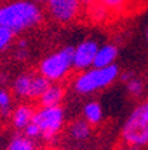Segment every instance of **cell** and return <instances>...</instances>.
<instances>
[{
	"label": "cell",
	"mask_w": 148,
	"mask_h": 150,
	"mask_svg": "<svg viewBox=\"0 0 148 150\" xmlns=\"http://www.w3.org/2000/svg\"><path fill=\"white\" fill-rule=\"evenodd\" d=\"M99 3L104 8H107L109 13H116L123 12L124 9H127L130 0H99Z\"/></svg>",
	"instance_id": "20"
},
{
	"label": "cell",
	"mask_w": 148,
	"mask_h": 150,
	"mask_svg": "<svg viewBox=\"0 0 148 150\" xmlns=\"http://www.w3.org/2000/svg\"><path fill=\"white\" fill-rule=\"evenodd\" d=\"M126 86V90L128 93V95H131L132 98H142L143 95L147 91V83L143 78L137 76V75H133L130 81H127L124 83Z\"/></svg>",
	"instance_id": "15"
},
{
	"label": "cell",
	"mask_w": 148,
	"mask_h": 150,
	"mask_svg": "<svg viewBox=\"0 0 148 150\" xmlns=\"http://www.w3.org/2000/svg\"><path fill=\"white\" fill-rule=\"evenodd\" d=\"M46 12L35 0H7L0 4V25L16 35L35 30L43 24Z\"/></svg>",
	"instance_id": "1"
},
{
	"label": "cell",
	"mask_w": 148,
	"mask_h": 150,
	"mask_svg": "<svg viewBox=\"0 0 148 150\" xmlns=\"http://www.w3.org/2000/svg\"><path fill=\"white\" fill-rule=\"evenodd\" d=\"M119 150H143V149H140V147H136V146H131V145L123 144V146H121Z\"/></svg>",
	"instance_id": "23"
},
{
	"label": "cell",
	"mask_w": 148,
	"mask_h": 150,
	"mask_svg": "<svg viewBox=\"0 0 148 150\" xmlns=\"http://www.w3.org/2000/svg\"><path fill=\"white\" fill-rule=\"evenodd\" d=\"M12 110V94L6 88H0V117L3 119L11 118Z\"/></svg>",
	"instance_id": "16"
},
{
	"label": "cell",
	"mask_w": 148,
	"mask_h": 150,
	"mask_svg": "<svg viewBox=\"0 0 148 150\" xmlns=\"http://www.w3.org/2000/svg\"><path fill=\"white\" fill-rule=\"evenodd\" d=\"M27 137L32 138V139H41V134H40V129H39V126L35 123V122H31L29 125L27 126V127L24 129V131H23Z\"/></svg>",
	"instance_id": "21"
},
{
	"label": "cell",
	"mask_w": 148,
	"mask_h": 150,
	"mask_svg": "<svg viewBox=\"0 0 148 150\" xmlns=\"http://www.w3.org/2000/svg\"><path fill=\"white\" fill-rule=\"evenodd\" d=\"M46 12L53 22L59 24H69L81 13L80 0H44Z\"/></svg>",
	"instance_id": "6"
},
{
	"label": "cell",
	"mask_w": 148,
	"mask_h": 150,
	"mask_svg": "<svg viewBox=\"0 0 148 150\" xmlns=\"http://www.w3.org/2000/svg\"><path fill=\"white\" fill-rule=\"evenodd\" d=\"M74 70V46H63L43 56L37 64V72L51 83H62Z\"/></svg>",
	"instance_id": "4"
},
{
	"label": "cell",
	"mask_w": 148,
	"mask_h": 150,
	"mask_svg": "<svg viewBox=\"0 0 148 150\" xmlns=\"http://www.w3.org/2000/svg\"><path fill=\"white\" fill-rule=\"evenodd\" d=\"M40 129L41 139L46 142H52L60 135L65 126V109L59 106H41L39 105L34 114V119Z\"/></svg>",
	"instance_id": "5"
},
{
	"label": "cell",
	"mask_w": 148,
	"mask_h": 150,
	"mask_svg": "<svg viewBox=\"0 0 148 150\" xmlns=\"http://www.w3.org/2000/svg\"><path fill=\"white\" fill-rule=\"evenodd\" d=\"M13 58L18 62H25L29 58V44H28L27 39L22 38L16 42L15 50H13Z\"/></svg>",
	"instance_id": "18"
},
{
	"label": "cell",
	"mask_w": 148,
	"mask_h": 150,
	"mask_svg": "<svg viewBox=\"0 0 148 150\" xmlns=\"http://www.w3.org/2000/svg\"><path fill=\"white\" fill-rule=\"evenodd\" d=\"M99 43L93 38H86L74 46V70L77 72L93 67Z\"/></svg>",
	"instance_id": "7"
},
{
	"label": "cell",
	"mask_w": 148,
	"mask_h": 150,
	"mask_svg": "<svg viewBox=\"0 0 148 150\" xmlns=\"http://www.w3.org/2000/svg\"><path fill=\"white\" fill-rule=\"evenodd\" d=\"M145 39H147V43H148V27H147V30H145Z\"/></svg>",
	"instance_id": "24"
},
{
	"label": "cell",
	"mask_w": 148,
	"mask_h": 150,
	"mask_svg": "<svg viewBox=\"0 0 148 150\" xmlns=\"http://www.w3.org/2000/svg\"><path fill=\"white\" fill-rule=\"evenodd\" d=\"M15 36L16 34L13 31H11L9 28L4 27V25H0V54L12 46L15 42Z\"/></svg>",
	"instance_id": "19"
},
{
	"label": "cell",
	"mask_w": 148,
	"mask_h": 150,
	"mask_svg": "<svg viewBox=\"0 0 148 150\" xmlns=\"http://www.w3.org/2000/svg\"><path fill=\"white\" fill-rule=\"evenodd\" d=\"M120 72V67L117 64L107 67H91L75 75L71 82V87L77 95L88 97L112 86L116 81H119Z\"/></svg>",
	"instance_id": "2"
},
{
	"label": "cell",
	"mask_w": 148,
	"mask_h": 150,
	"mask_svg": "<svg viewBox=\"0 0 148 150\" xmlns=\"http://www.w3.org/2000/svg\"><path fill=\"white\" fill-rule=\"evenodd\" d=\"M34 71H24L15 76L12 81V94L20 99H31V87L32 79H34Z\"/></svg>",
	"instance_id": "10"
},
{
	"label": "cell",
	"mask_w": 148,
	"mask_h": 150,
	"mask_svg": "<svg viewBox=\"0 0 148 150\" xmlns=\"http://www.w3.org/2000/svg\"><path fill=\"white\" fill-rule=\"evenodd\" d=\"M65 97V88L62 83H49L47 90L40 97L39 103L41 106H59Z\"/></svg>",
	"instance_id": "12"
},
{
	"label": "cell",
	"mask_w": 148,
	"mask_h": 150,
	"mask_svg": "<svg viewBox=\"0 0 148 150\" xmlns=\"http://www.w3.org/2000/svg\"><path fill=\"white\" fill-rule=\"evenodd\" d=\"M81 117L86 119L91 126L100 125L104 119V111L102 105L95 99L87 100L81 107Z\"/></svg>",
	"instance_id": "13"
},
{
	"label": "cell",
	"mask_w": 148,
	"mask_h": 150,
	"mask_svg": "<svg viewBox=\"0 0 148 150\" xmlns=\"http://www.w3.org/2000/svg\"><path fill=\"white\" fill-rule=\"evenodd\" d=\"M117 58H119V47L116 44L112 42L102 43L96 52L93 67H107V66L116 64Z\"/></svg>",
	"instance_id": "9"
},
{
	"label": "cell",
	"mask_w": 148,
	"mask_h": 150,
	"mask_svg": "<svg viewBox=\"0 0 148 150\" xmlns=\"http://www.w3.org/2000/svg\"><path fill=\"white\" fill-rule=\"evenodd\" d=\"M86 9H87V13H88L90 19L95 23L105 22V20L108 19V16L111 15V13L108 12V9L104 8L100 3H96V4H93V6L86 8Z\"/></svg>",
	"instance_id": "17"
},
{
	"label": "cell",
	"mask_w": 148,
	"mask_h": 150,
	"mask_svg": "<svg viewBox=\"0 0 148 150\" xmlns=\"http://www.w3.org/2000/svg\"><path fill=\"white\" fill-rule=\"evenodd\" d=\"M6 1H7V0H0V4H1V3H6Z\"/></svg>",
	"instance_id": "25"
},
{
	"label": "cell",
	"mask_w": 148,
	"mask_h": 150,
	"mask_svg": "<svg viewBox=\"0 0 148 150\" xmlns=\"http://www.w3.org/2000/svg\"><path fill=\"white\" fill-rule=\"evenodd\" d=\"M120 138L126 145L140 149L148 147V97L140 100L124 119Z\"/></svg>",
	"instance_id": "3"
},
{
	"label": "cell",
	"mask_w": 148,
	"mask_h": 150,
	"mask_svg": "<svg viewBox=\"0 0 148 150\" xmlns=\"http://www.w3.org/2000/svg\"><path fill=\"white\" fill-rule=\"evenodd\" d=\"M35 107L29 103H20L15 109L12 110L11 114V125L13 126V129L18 131H24V129L27 127L34 119L35 114Z\"/></svg>",
	"instance_id": "8"
},
{
	"label": "cell",
	"mask_w": 148,
	"mask_h": 150,
	"mask_svg": "<svg viewBox=\"0 0 148 150\" xmlns=\"http://www.w3.org/2000/svg\"><path fill=\"white\" fill-rule=\"evenodd\" d=\"M68 137L75 142H86L92 134V126L84 118L75 119L68 126Z\"/></svg>",
	"instance_id": "11"
},
{
	"label": "cell",
	"mask_w": 148,
	"mask_h": 150,
	"mask_svg": "<svg viewBox=\"0 0 148 150\" xmlns=\"http://www.w3.org/2000/svg\"><path fill=\"white\" fill-rule=\"evenodd\" d=\"M6 150H39L36 139L27 137L24 133H18L9 139Z\"/></svg>",
	"instance_id": "14"
},
{
	"label": "cell",
	"mask_w": 148,
	"mask_h": 150,
	"mask_svg": "<svg viewBox=\"0 0 148 150\" xmlns=\"http://www.w3.org/2000/svg\"><path fill=\"white\" fill-rule=\"evenodd\" d=\"M81 1V6H83V8H88V7L93 6V4L99 3V0H80Z\"/></svg>",
	"instance_id": "22"
}]
</instances>
